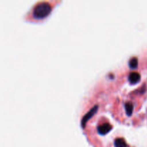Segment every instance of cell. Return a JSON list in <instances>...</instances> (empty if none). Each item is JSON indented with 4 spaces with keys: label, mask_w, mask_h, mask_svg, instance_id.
<instances>
[{
    "label": "cell",
    "mask_w": 147,
    "mask_h": 147,
    "mask_svg": "<svg viewBox=\"0 0 147 147\" xmlns=\"http://www.w3.org/2000/svg\"><path fill=\"white\" fill-rule=\"evenodd\" d=\"M51 5L48 2L42 1L35 6L33 10V14L35 18H44L51 11Z\"/></svg>",
    "instance_id": "obj_1"
},
{
    "label": "cell",
    "mask_w": 147,
    "mask_h": 147,
    "mask_svg": "<svg viewBox=\"0 0 147 147\" xmlns=\"http://www.w3.org/2000/svg\"><path fill=\"white\" fill-rule=\"evenodd\" d=\"M98 106H95L94 107L92 108V109H90V110L88 112V113H86L84 116H83V119H82V121H81V124H82V126H83V127H84L85 125H86V123H87L88 121L89 120V119H90V118H91L92 116H93V115L96 113V112L98 111Z\"/></svg>",
    "instance_id": "obj_2"
},
{
    "label": "cell",
    "mask_w": 147,
    "mask_h": 147,
    "mask_svg": "<svg viewBox=\"0 0 147 147\" xmlns=\"http://www.w3.org/2000/svg\"><path fill=\"white\" fill-rule=\"evenodd\" d=\"M112 129V126L109 123H104L98 127V131L100 134H106Z\"/></svg>",
    "instance_id": "obj_3"
},
{
    "label": "cell",
    "mask_w": 147,
    "mask_h": 147,
    "mask_svg": "<svg viewBox=\"0 0 147 147\" xmlns=\"http://www.w3.org/2000/svg\"><path fill=\"white\" fill-rule=\"evenodd\" d=\"M141 76L137 72H132L129 74V80L131 83H136L140 80Z\"/></svg>",
    "instance_id": "obj_4"
},
{
    "label": "cell",
    "mask_w": 147,
    "mask_h": 147,
    "mask_svg": "<svg viewBox=\"0 0 147 147\" xmlns=\"http://www.w3.org/2000/svg\"><path fill=\"white\" fill-rule=\"evenodd\" d=\"M115 146L116 147H127V144L123 139L117 138L115 140Z\"/></svg>",
    "instance_id": "obj_5"
},
{
    "label": "cell",
    "mask_w": 147,
    "mask_h": 147,
    "mask_svg": "<svg viewBox=\"0 0 147 147\" xmlns=\"http://www.w3.org/2000/svg\"><path fill=\"white\" fill-rule=\"evenodd\" d=\"M125 108H126V112L128 116H131L132 114V113H133V103H131V102H127L126 103H125Z\"/></svg>",
    "instance_id": "obj_6"
},
{
    "label": "cell",
    "mask_w": 147,
    "mask_h": 147,
    "mask_svg": "<svg viewBox=\"0 0 147 147\" xmlns=\"http://www.w3.org/2000/svg\"><path fill=\"white\" fill-rule=\"evenodd\" d=\"M129 66L131 68L134 69L138 66V59L136 57H132L130 60H129Z\"/></svg>",
    "instance_id": "obj_7"
}]
</instances>
